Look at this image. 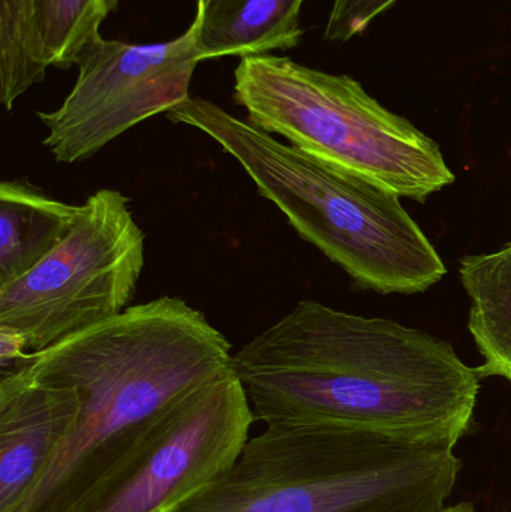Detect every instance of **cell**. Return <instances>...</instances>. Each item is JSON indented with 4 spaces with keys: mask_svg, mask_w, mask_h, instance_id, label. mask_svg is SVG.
<instances>
[{
    "mask_svg": "<svg viewBox=\"0 0 511 512\" xmlns=\"http://www.w3.org/2000/svg\"><path fill=\"white\" fill-rule=\"evenodd\" d=\"M255 420L326 421L458 444L480 378L446 340L302 300L233 354Z\"/></svg>",
    "mask_w": 511,
    "mask_h": 512,
    "instance_id": "cell-1",
    "label": "cell"
},
{
    "mask_svg": "<svg viewBox=\"0 0 511 512\" xmlns=\"http://www.w3.org/2000/svg\"><path fill=\"white\" fill-rule=\"evenodd\" d=\"M231 349L203 312L164 295L29 354L15 370L80 397L74 429L30 492L33 505L74 510L131 456L159 415L231 370Z\"/></svg>",
    "mask_w": 511,
    "mask_h": 512,
    "instance_id": "cell-2",
    "label": "cell"
},
{
    "mask_svg": "<svg viewBox=\"0 0 511 512\" xmlns=\"http://www.w3.org/2000/svg\"><path fill=\"white\" fill-rule=\"evenodd\" d=\"M455 444L326 421H279L179 512H441Z\"/></svg>",
    "mask_w": 511,
    "mask_h": 512,
    "instance_id": "cell-3",
    "label": "cell"
},
{
    "mask_svg": "<svg viewBox=\"0 0 511 512\" xmlns=\"http://www.w3.org/2000/svg\"><path fill=\"white\" fill-rule=\"evenodd\" d=\"M167 119L215 141L297 234L360 289L419 294L446 276V264L396 192L329 167L207 99L191 96Z\"/></svg>",
    "mask_w": 511,
    "mask_h": 512,
    "instance_id": "cell-4",
    "label": "cell"
},
{
    "mask_svg": "<svg viewBox=\"0 0 511 512\" xmlns=\"http://www.w3.org/2000/svg\"><path fill=\"white\" fill-rule=\"evenodd\" d=\"M233 99L255 128L399 197L425 203L455 182L440 146L350 75L279 54L246 56L234 69Z\"/></svg>",
    "mask_w": 511,
    "mask_h": 512,
    "instance_id": "cell-5",
    "label": "cell"
},
{
    "mask_svg": "<svg viewBox=\"0 0 511 512\" xmlns=\"http://www.w3.org/2000/svg\"><path fill=\"white\" fill-rule=\"evenodd\" d=\"M146 264V236L129 200L101 189L80 206L68 236L32 271L0 288V325L29 354L125 312Z\"/></svg>",
    "mask_w": 511,
    "mask_h": 512,
    "instance_id": "cell-6",
    "label": "cell"
},
{
    "mask_svg": "<svg viewBox=\"0 0 511 512\" xmlns=\"http://www.w3.org/2000/svg\"><path fill=\"white\" fill-rule=\"evenodd\" d=\"M254 421L242 382L228 370L161 414L72 512H179L230 471Z\"/></svg>",
    "mask_w": 511,
    "mask_h": 512,
    "instance_id": "cell-7",
    "label": "cell"
},
{
    "mask_svg": "<svg viewBox=\"0 0 511 512\" xmlns=\"http://www.w3.org/2000/svg\"><path fill=\"white\" fill-rule=\"evenodd\" d=\"M201 62L195 24L164 42L134 44L101 36L78 56L77 81L54 111H38L47 129L45 149L59 164H77L140 123L191 98Z\"/></svg>",
    "mask_w": 511,
    "mask_h": 512,
    "instance_id": "cell-8",
    "label": "cell"
},
{
    "mask_svg": "<svg viewBox=\"0 0 511 512\" xmlns=\"http://www.w3.org/2000/svg\"><path fill=\"white\" fill-rule=\"evenodd\" d=\"M74 388L44 384L21 370L0 376V512H14L77 423Z\"/></svg>",
    "mask_w": 511,
    "mask_h": 512,
    "instance_id": "cell-9",
    "label": "cell"
},
{
    "mask_svg": "<svg viewBox=\"0 0 511 512\" xmlns=\"http://www.w3.org/2000/svg\"><path fill=\"white\" fill-rule=\"evenodd\" d=\"M308 0H212L195 14L201 62L293 50L302 42V8Z\"/></svg>",
    "mask_w": 511,
    "mask_h": 512,
    "instance_id": "cell-10",
    "label": "cell"
},
{
    "mask_svg": "<svg viewBox=\"0 0 511 512\" xmlns=\"http://www.w3.org/2000/svg\"><path fill=\"white\" fill-rule=\"evenodd\" d=\"M80 206L26 180L0 183V288L32 271L74 227Z\"/></svg>",
    "mask_w": 511,
    "mask_h": 512,
    "instance_id": "cell-11",
    "label": "cell"
},
{
    "mask_svg": "<svg viewBox=\"0 0 511 512\" xmlns=\"http://www.w3.org/2000/svg\"><path fill=\"white\" fill-rule=\"evenodd\" d=\"M459 276L470 297L468 330L483 357L477 372L511 382V243L491 254L465 256Z\"/></svg>",
    "mask_w": 511,
    "mask_h": 512,
    "instance_id": "cell-12",
    "label": "cell"
},
{
    "mask_svg": "<svg viewBox=\"0 0 511 512\" xmlns=\"http://www.w3.org/2000/svg\"><path fill=\"white\" fill-rule=\"evenodd\" d=\"M120 0H33V47L42 68L68 71L81 51L101 36Z\"/></svg>",
    "mask_w": 511,
    "mask_h": 512,
    "instance_id": "cell-13",
    "label": "cell"
},
{
    "mask_svg": "<svg viewBox=\"0 0 511 512\" xmlns=\"http://www.w3.org/2000/svg\"><path fill=\"white\" fill-rule=\"evenodd\" d=\"M32 17L33 0H0V102L6 111L47 75L36 60Z\"/></svg>",
    "mask_w": 511,
    "mask_h": 512,
    "instance_id": "cell-14",
    "label": "cell"
},
{
    "mask_svg": "<svg viewBox=\"0 0 511 512\" xmlns=\"http://www.w3.org/2000/svg\"><path fill=\"white\" fill-rule=\"evenodd\" d=\"M396 2L398 0H333L324 38L333 44L351 41Z\"/></svg>",
    "mask_w": 511,
    "mask_h": 512,
    "instance_id": "cell-15",
    "label": "cell"
},
{
    "mask_svg": "<svg viewBox=\"0 0 511 512\" xmlns=\"http://www.w3.org/2000/svg\"><path fill=\"white\" fill-rule=\"evenodd\" d=\"M441 512H474V510H473V507H471V505L459 504V505H455V507H449V508L444 507L443 511H441Z\"/></svg>",
    "mask_w": 511,
    "mask_h": 512,
    "instance_id": "cell-16",
    "label": "cell"
},
{
    "mask_svg": "<svg viewBox=\"0 0 511 512\" xmlns=\"http://www.w3.org/2000/svg\"><path fill=\"white\" fill-rule=\"evenodd\" d=\"M212 0H197V9L206 8Z\"/></svg>",
    "mask_w": 511,
    "mask_h": 512,
    "instance_id": "cell-17",
    "label": "cell"
}]
</instances>
